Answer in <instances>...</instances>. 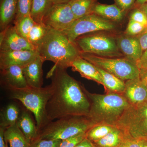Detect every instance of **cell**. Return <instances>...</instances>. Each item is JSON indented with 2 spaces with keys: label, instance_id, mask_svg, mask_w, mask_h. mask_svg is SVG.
<instances>
[{
  "label": "cell",
  "instance_id": "cell-1",
  "mask_svg": "<svg viewBox=\"0 0 147 147\" xmlns=\"http://www.w3.org/2000/svg\"><path fill=\"white\" fill-rule=\"evenodd\" d=\"M66 69L53 67L50 71L52 91L46 107L49 122L68 117H88L90 103L84 86L70 76Z\"/></svg>",
  "mask_w": 147,
  "mask_h": 147
},
{
  "label": "cell",
  "instance_id": "cell-2",
  "mask_svg": "<svg viewBox=\"0 0 147 147\" xmlns=\"http://www.w3.org/2000/svg\"><path fill=\"white\" fill-rule=\"evenodd\" d=\"M36 50L45 61H51L55 64V66L66 69L81 55L74 42L62 32L50 28L37 46Z\"/></svg>",
  "mask_w": 147,
  "mask_h": 147
},
{
  "label": "cell",
  "instance_id": "cell-3",
  "mask_svg": "<svg viewBox=\"0 0 147 147\" xmlns=\"http://www.w3.org/2000/svg\"><path fill=\"white\" fill-rule=\"evenodd\" d=\"M90 103L88 117L96 125H115L129 103L123 95L107 92L105 94L91 93L84 88Z\"/></svg>",
  "mask_w": 147,
  "mask_h": 147
},
{
  "label": "cell",
  "instance_id": "cell-4",
  "mask_svg": "<svg viewBox=\"0 0 147 147\" xmlns=\"http://www.w3.org/2000/svg\"><path fill=\"white\" fill-rule=\"evenodd\" d=\"M11 99L18 100L34 115L37 131L48 122L46 113L47 101L52 93L51 85L40 88L30 86L6 89Z\"/></svg>",
  "mask_w": 147,
  "mask_h": 147
},
{
  "label": "cell",
  "instance_id": "cell-5",
  "mask_svg": "<svg viewBox=\"0 0 147 147\" xmlns=\"http://www.w3.org/2000/svg\"><path fill=\"white\" fill-rule=\"evenodd\" d=\"M95 125L88 117L68 116L48 122L37 131L35 138L63 140L86 133Z\"/></svg>",
  "mask_w": 147,
  "mask_h": 147
},
{
  "label": "cell",
  "instance_id": "cell-6",
  "mask_svg": "<svg viewBox=\"0 0 147 147\" xmlns=\"http://www.w3.org/2000/svg\"><path fill=\"white\" fill-rule=\"evenodd\" d=\"M101 32L83 35L74 42L81 53L104 57H124L118 46L117 35Z\"/></svg>",
  "mask_w": 147,
  "mask_h": 147
},
{
  "label": "cell",
  "instance_id": "cell-7",
  "mask_svg": "<svg viewBox=\"0 0 147 147\" xmlns=\"http://www.w3.org/2000/svg\"><path fill=\"white\" fill-rule=\"evenodd\" d=\"M115 126L127 137L136 139L147 138V102L129 105Z\"/></svg>",
  "mask_w": 147,
  "mask_h": 147
},
{
  "label": "cell",
  "instance_id": "cell-8",
  "mask_svg": "<svg viewBox=\"0 0 147 147\" xmlns=\"http://www.w3.org/2000/svg\"><path fill=\"white\" fill-rule=\"evenodd\" d=\"M80 56L94 65L125 82L140 76V69L137 64L125 58L104 57L83 53H81Z\"/></svg>",
  "mask_w": 147,
  "mask_h": 147
},
{
  "label": "cell",
  "instance_id": "cell-9",
  "mask_svg": "<svg viewBox=\"0 0 147 147\" xmlns=\"http://www.w3.org/2000/svg\"><path fill=\"white\" fill-rule=\"evenodd\" d=\"M117 23L94 13L76 19L71 26L62 32L70 41L74 42L78 37L98 32H113L117 28Z\"/></svg>",
  "mask_w": 147,
  "mask_h": 147
},
{
  "label": "cell",
  "instance_id": "cell-10",
  "mask_svg": "<svg viewBox=\"0 0 147 147\" xmlns=\"http://www.w3.org/2000/svg\"><path fill=\"white\" fill-rule=\"evenodd\" d=\"M76 20L68 3H54L43 18L42 23L56 30L62 32Z\"/></svg>",
  "mask_w": 147,
  "mask_h": 147
},
{
  "label": "cell",
  "instance_id": "cell-11",
  "mask_svg": "<svg viewBox=\"0 0 147 147\" xmlns=\"http://www.w3.org/2000/svg\"><path fill=\"white\" fill-rule=\"evenodd\" d=\"M8 50H36V48L11 25L0 33V51Z\"/></svg>",
  "mask_w": 147,
  "mask_h": 147
},
{
  "label": "cell",
  "instance_id": "cell-12",
  "mask_svg": "<svg viewBox=\"0 0 147 147\" xmlns=\"http://www.w3.org/2000/svg\"><path fill=\"white\" fill-rule=\"evenodd\" d=\"M38 56L37 50L0 51V69L1 70L13 65L22 67Z\"/></svg>",
  "mask_w": 147,
  "mask_h": 147
},
{
  "label": "cell",
  "instance_id": "cell-13",
  "mask_svg": "<svg viewBox=\"0 0 147 147\" xmlns=\"http://www.w3.org/2000/svg\"><path fill=\"white\" fill-rule=\"evenodd\" d=\"M117 42L124 57L137 64L143 53L138 37L124 33L117 35Z\"/></svg>",
  "mask_w": 147,
  "mask_h": 147
},
{
  "label": "cell",
  "instance_id": "cell-14",
  "mask_svg": "<svg viewBox=\"0 0 147 147\" xmlns=\"http://www.w3.org/2000/svg\"><path fill=\"white\" fill-rule=\"evenodd\" d=\"M1 84L6 89L24 88L28 86L25 79L22 67L11 66L1 70Z\"/></svg>",
  "mask_w": 147,
  "mask_h": 147
},
{
  "label": "cell",
  "instance_id": "cell-15",
  "mask_svg": "<svg viewBox=\"0 0 147 147\" xmlns=\"http://www.w3.org/2000/svg\"><path fill=\"white\" fill-rule=\"evenodd\" d=\"M123 95L130 105H137L147 102V90L140 76L125 82Z\"/></svg>",
  "mask_w": 147,
  "mask_h": 147
},
{
  "label": "cell",
  "instance_id": "cell-16",
  "mask_svg": "<svg viewBox=\"0 0 147 147\" xmlns=\"http://www.w3.org/2000/svg\"><path fill=\"white\" fill-rule=\"evenodd\" d=\"M45 61L39 56L22 67L23 74L29 86L40 88L43 84L42 65Z\"/></svg>",
  "mask_w": 147,
  "mask_h": 147
},
{
  "label": "cell",
  "instance_id": "cell-17",
  "mask_svg": "<svg viewBox=\"0 0 147 147\" xmlns=\"http://www.w3.org/2000/svg\"><path fill=\"white\" fill-rule=\"evenodd\" d=\"M70 67L73 71L79 72L82 77L103 86L102 77L96 67L81 56L71 63Z\"/></svg>",
  "mask_w": 147,
  "mask_h": 147
},
{
  "label": "cell",
  "instance_id": "cell-18",
  "mask_svg": "<svg viewBox=\"0 0 147 147\" xmlns=\"http://www.w3.org/2000/svg\"><path fill=\"white\" fill-rule=\"evenodd\" d=\"M18 0L0 1V29L5 30L13 23L17 12Z\"/></svg>",
  "mask_w": 147,
  "mask_h": 147
},
{
  "label": "cell",
  "instance_id": "cell-19",
  "mask_svg": "<svg viewBox=\"0 0 147 147\" xmlns=\"http://www.w3.org/2000/svg\"><path fill=\"white\" fill-rule=\"evenodd\" d=\"M92 13L115 23L123 21L127 14L115 3L105 4L98 2L93 8Z\"/></svg>",
  "mask_w": 147,
  "mask_h": 147
},
{
  "label": "cell",
  "instance_id": "cell-20",
  "mask_svg": "<svg viewBox=\"0 0 147 147\" xmlns=\"http://www.w3.org/2000/svg\"><path fill=\"white\" fill-rule=\"evenodd\" d=\"M29 111L26 108L22 110L16 124L30 144L36 137L37 128Z\"/></svg>",
  "mask_w": 147,
  "mask_h": 147
},
{
  "label": "cell",
  "instance_id": "cell-21",
  "mask_svg": "<svg viewBox=\"0 0 147 147\" xmlns=\"http://www.w3.org/2000/svg\"><path fill=\"white\" fill-rule=\"evenodd\" d=\"M5 140L8 147H29L30 143L17 124L5 129Z\"/></svg>",
  "mask_w": 147,
  "mask_h": 147
},
{
  "label": "cell",
  "instance_id": "cell-22",
  "mask_svg": "<svg viewBox=\"0 0 147 147\" xmlns=\"http://www.w3.org/2000/svg\"><path fill=\"white\" fill-rule=\"evenodd\" d=\"M22 110L15 103H10L1 109L0 127L6 129L16 123Z\"/></svg>",
  "mask_w": 147,
  "mask_h": 147
},
{
  "label": "cell",
  "instance_id": "cell-23",
  "mask_svg": "<svg viewBox=\"0 0 147 147\" xmlns=\"http://www.w3.org/2000/svg\"><path fill=\"white\" fill-rule=\"evenodd\" d=\"M95 66L102 77L103 86L106 92L123 94L125 87V81L100 67Z\"/></svg>",
  "mask_w": 147,
  "mask_h": 147
},
{
  "label": "cell",
  "instance_id": "cell-24",
  "mask_svg": "<svg viewBox=\"0 0 147 147\" xmlns=\"http://www.w3.org/2000/svg\"><path fill=\"white\" fill-rule=\"evenodd\" d=\"M98 0H70L68 3L76 19L92 13Z\"/></svg>",
  "mask_w": 147,
  "mask_h": 147
},
{
  "label": "cell",
  "instance_id": "cell-25",
  "mask_svg": "<svg viewBox=\"0 0 147 147\" xmlns=\"http://www.w3.org/2000/svg\"><path fill=\"white\" fill-rule=\"evenodd\" d=\"M53 4V0H33L30 15L35 22L42 23L44 16Z\"/></svg>",
  "mask_w": 147,
  "mask_h": 147
},
{
  "label": "cell",
  "instance_id": "cell-26",
  "mask_svg": "<svg viewBox=\"0 0 147 147\" xmlns=\"http://www.w3.org/2000/svg\"><path fill=\"white\" fill-rule=\"evenodd\" d=\"M124 137L123 131L115 126L106 136L94 144L97 147H119Z\"/></svg>",
  "mask_w": 147,
  "mask_h": 147
},
{
  "label": "cell",
  "instance_id": "cell-27",
  "mask_svg": "<svg viewBox=\"0 0 147 147\" xmlns=\"http://www.w3.org/2000/svg\"><path fill=\"white\" fill-rule=\"evenodd\" d=\"M49 28V27L42 22L36 23L29 33L28 40L36 48L37 46L46 35Z\"/></svg>",
  "mask_w": 147,
  "mask_h": 147
},
{
  "label": "cell",
  "instance_id": "cell-28",
  "mask_svg": "<svg viewBox=\"0 0 147 147\" xmlns=\"http://www.w3.org/2000/svg\"><path fill=\"white\" fill-rule=\"evenodd\" d=\"M115 127L108 125H96L87 131L86 138L92 143H95L106 136Z\"/></svg>",
  "mask_w": 147,
  "mask_h": 147
},
{
  "label": "cell",
  "instance_id": "cell-29",
  "mask_svg": "<svg viewBox=\"0 0 147 147\" xmlns=\"http://www.w3.org/2000/svg\"><path fill=\"white\" fill-rule=\"evenodd\" d=\"M35 23L30 15H29L14 22L13 24L17 32L28 40L29 33Z\"/></svg>",
  "mask_w": 147,
  "mask_h": 147
},
{
  "label": "cell",
  "instance_id": "cell-30",
  "mask_svg": "<svg viewBox=\"0 0 147 147\" xmlns=\"http://www.w3.org/2000/svg\"><path fill=\"white\" fill-rule=\"evenodd\" d=\"M33 1V0H18L17 12L13 23L24 16L30 15Z\"/></svg>",
  "mask_w": 147,
  "mask_h": 147
},
{
  "label": "cell",
  "instance_id": "cell-31",
  "mask_svg": "<svg viewBox=\"0 0 147 147\" xmlns=\"http://www.w3.org/2000/svg\"><path fill=\"white\" fill-rule=\"evenodd\" d=\"M147 28L144 25L131 20H129L125 33L129 35L137 36Z\"/></svg>",
  "mask_w": 147,
  "mask_h": 147
},
{
  "label": "cell",
  "instance_id": "cell-32",
  "mask_svg": "<svg viewBox=\"0 0 147 147\" xmlns=\"http://www.w3.org/2000/svg\"><path fill=\"white\" fill-rule=\"evenodd\" d=\"M61 141L35 138L30 143L29 147H59Z\"/></svg>",
  "mask_w": 147,
  "mask_h": 147
},
{
  "label": "cell",
  "instance_id": "cell-33",
  "mask_svg": "<svg viewBox=\"0 0 147 147\" xmlns=\"http://www.w3.org/2000/svg\"><path fill=\"white\" fill-rule=\"evenodd\" d=\"M129 19L147 27V18L144 13L138 7H133L129 11Z\"/></svg>",
  "mask_w": 147,
  "mask_h": 147
},
{
  "label": "cell",
  "instance_id": "cell-34",
  "mask_svg": "<svg viewBox=\"0 0 147 147\" xmlns=\"http://www.w3.org/2000/svg\"><path fill=\"white\" fill-rule=\"evenodd\" d=\"M86 137V133H82L74 137L62 140L59 147H75Z\"/></svg>",
  "mask_w": 147,
  "mask_h": 147
},
{
  "label": "cell",
  "instance_id": "cell-35",
  "mask_svg": "<svg viewBox=\"0 0 147 147\" xmlns=\"http://www.w3.org/2000/svg\"><path fill=\"white\" fill-rule=\"evenodd\" d=\"M137 0H114L115 3L126 13L133 8Z\"/></svg>",
  "mask_w": 147,
  "mask_h": 147
},
{
  "label": "cell",
  "instance_id": "cell-36",
  "mask_svg": "<svg viewBox=\"0 0 147 147\" xmlns=\"http://www.w3.org/2000/svg\"><path fill=\"white\" fill-rule=\"evenodd\" d=\"M119 147H142L139 139H134L125 135L121 144Z\"/></svg>",
  "mask_w": 147,
  "mask_h": 147
},
{
  "label": "cell",
  "instance_id": "cell-37",
  "mask_svg": "<svg viewBox=\"0 0 147 147\" xmlns=\"http://www.w3.org/2000/svg\"><path fill=\"white\" fill-rule=\"evenodd\" d=\"M137 65L139 69H147V49L143 52Z\"/></svg>",
  "mask_w": 147,
  "mask_h": 147
},
{
  "label": "cell",
  "instance_id": "cell-38",
  "mask_svg": "<svg viewBox=\"0 0 147 147\" xmlns=\"http://www.w3.org/2000/svg\"><path fill=\"white\" fill-rule=\"evenodd\" d=\"M137 37L144 52L147 49V28L142 34L137 36Z\"/></svg>",
  "mask_w": 147,
  "mask_h": 147
},
{
  "label": "cell",
  "instance_id": "cell-39",
  "mask_svg": "<svg viewBox=\"0 0 147 147\" xmlns=\"http://www.w3.org/2000/svg\"><path fill=\"white\" fill-rule=\"evenodd\" d=\"M75 147H97L93 143L90 141L86 138L76 145Z\"/></svg>",
  "mask_w": 147,
  "mask_h": 147
},
{
  "label": "cell",
  "instance_id": "cell-40",
  "mask_svg": "<svg viewBox=\"0 0 147 147\" xmlns=\"http://www.w3.org/2000/svg\"><path fill=\"white\" fill-rule=\"evenodd\" d=\"M140 78L147 90V69H140Z\"/></svg>",
  "mask_w": 147,
  "mask_h": 147
},
{
  "label": "cell",
  "instance_id": "cell-41",
  "mask_svg": "<svg viewBox=\"0 0 147 147\" xmlns=\"http://www.w3.org/2000/svg\"><path fill=\"white\" fill-rule=\"evenodd\" d=\"M5 129L0 127V147H8L4 137V132Z\"/></svg>",
  "mask_w": 147,
  "mask_h": 147
},
{
  "label": "cell",
  "instance_id": "cell-42",
  "mask_svg": "<svg viewBox=\"0 0 147 147\" xmlns=\"http://www.w3.org/2000/svg\"><path fill=\"white\" fill-rule=\"evenodd\" d=\"M139 9H140L141 10L145 13L147 18V3H145L142 5L139 6L138 7Z\"/></svg>",
  "mask_w": 147,
  "mask_h": 147
},
{
  "label": "cell",
  "instance_id": "cell-43",
  "mask_svg": "<svg viewBox=\"0 0 147 147\" xmlns=\"http://www.w3.org/2000/svg\"><path fill=\"white\" fill-rule=\"evenodd\" d=\"M146 3H147V0H137L133 7H138Z\"/></svg>",
  "mask_w": 147,
  "mask_h": 147
},
{
  "label": "cell",
  "instance_id": "cell-44",
  "mask_svg": "<svg viewBox=\"0 0 147 147\" xmlns=\"http://www.w3.org/2000/svg\"><path fill=\"white\" fill-rule=\"evenodd\" d=\"M142 147H147V138L139 139Z\"/></svg>",
  "mask_w": 147,
  "mask_h": 147
},
{
  "label": "cell",
  "instance_id": "cell-45",
  "mask_svg": "<svg viewBox=\"0 0 147 147\" xmlns=\"http://www.w3.org/2000/svg\"><path fill=\"white\" fill-rule=\"evenodd\" d=\"M70 0H53L54 3H66L68 2Z\"/></svg>",
  "mask_w": 147,
  "mask_h": 147
},
{
  "label": "cell",
  "instance_id": "cell-46",
  "mask_svg": "<svg viewBox=\"0 0 147 147\" xmlns=\"http://www.w3.org/2000/svg\"></svg>",
  "mask_w": 147,
  "mask_h": 147
}]
</instances>
